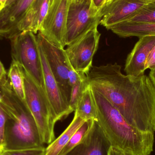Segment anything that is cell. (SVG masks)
<instances>
[{"mask_svg": "<svg viewBox=\"0 0 155 155\" xmlns=\"http://www.w3.org/2000/svg\"><path fill=\"white\" fill-rule=\"evenodd\" d=\"M87 76L91 88L103 95L129 124L154 134L155 87L150 78L125 75L117 63L93 66Z\"/></svg>", "mask_w": 155, "mask_h": 155, "instance_id": "cell-1", "label": "cell"}, {"mask_svg": "<svg viewBox=\"0 0 155 155\" xmlns=\"http://www.w3.org/2000/svg\"><path fill=\"white\" fill-rule=\"evenodd\" d=\"M92 89L97 113L96 122L111 146L133 155H150L153 150L154 134L133 127L103 95Z\"/></svg>", "mask_w": 155, "mask_h": 155, "instance_id": "cell-2", "label": "cell"}, {"mask_svg": "<svg viewBox=\"0 0 155 155\" xmlns=\"http://www.w3.org/2000/svg\"><path fill=\"white\" fill-rule=\"evenodd\" d=\"M2 101L0 103L6 115L5 150L44 147L38 127L25 101L15 93L7 76L0 80Z\"/></svg>", "mask_w": 155, "mask_h": 155, "instance_id": "cell-3", "label": "cell"}, {"mask_svg": "<svg viewBox=\"0 0 155 155\" xmlns=\"http://www.w3.org/2000/svg\"><path fill=\"white\" fill-rule=\"evenodd\" d=\"M22 68L24 75L25 102L36 123L43 144H50L55 140L56 116L44 89L36 84L22 66Z\"/></svg>", "mask_w": 155, "mask_h": 155, "instance_id": "cell-4", "label": "cell"}, {"mask_svg": "<svg viewBox=\"0 0 155 155\" xmlns=\"http://www.w3.org/2000/svg\"><path fill=\"white\" fill-rule=\"evenodd\" d=\"M12 61L20 64L40 87L45 90L43 73L36 35L30 31L11 39Z\"/></svg>", "mask_w": 155, "mask_h": 155, "instance_id": "cell-5", "label": "cell"}, {"mask_svg": "<svg viewBox=\"0 0 155 155\" xmlns=\"http://www.w3.org/2000/svg\"><path fill=\"white\" fill-rule=\"evenodd\" d=\"M101 19V12L93 6L92 0L69 5L66 24L65 43L71 44L91 29L97 27Z\"/></svg>", "mask_w": 155, "mask_h": 155, "instance_id": "cell-6", "label": "cell"}, {"mask_svg": "<svg viewBox=\"0 0 155 155\" xmlns=\"http://www.w3.org/2000/svg\"><path fill=\"white\" fill-rule=\"evenodd\" d=\"M37 41L46 58L50 69L58 83L64 100L69 105L71 87L69 83L71 66L65 50L49 41L40 32L36 35Z\"/></svg>", "mask_w": 155, "mask_h": 155, "instance_id": "cell-7", "label": "cell"}, {"mask_svg": "<svg viewBox=\"0 0 155 155\" xmlns=\"http://www.w3.org/2000/svg\"><path fill=\"white\" fill-rule=\"evenodd\" d=\"M101 34L95 27L65 49L69 62L74 70L87 74L93 67L94 55L98 49Z\"/></svg>", "mask_w": 155, "mask_h": 155, "instance_id": "cell-8", "label": "cell"}, {"mask_svg": "<svg viewBox=\"0 0 155 155\" xmlns=\"http://www.w3.org/2000/svg\"><path fill=\"white\" fill-rule=\"evenodd\" d=\"M70 4L69 0H54L39 31L49 41L63 49L66 46V24Z\"/></svg>", "mask_w": 155, "mask_h": 155, "instance_id": "cell-9", "label": "cell"}, {"mask_svg": "<svg viewBox=\"0 0 155 155\" xmlns=\"http://www.w3.org/2000/svg\"><path fill=\"white\" fill-rule=\"evenodd\" d=\"M39 48L43 73L45 91L56 116L57 121H60L67 117L73 111L64 100L60 87L39 45Z\"/></svg>", "mask_w": 155, "mask_h": 155, "instance_id": "cell-10", "label": "cell"}, {"mask_svg": "<svg viewBox=\"0 0 155 155\" xmlns=\"http://www.w3.org/2000/svg\"><path fill=\"white\" fill-rule=\"evenodd\" d=\"M34 1L16 0L0 11V39L11 40L20 34V23Z\"/></svg>", "mask_w": 155, "mask_h": 155, "instance_id": "cell-11", "label": "cell"}, {"mask_svg": "<svg viewBox=\"0 0 155 155\" xmlns=\"http://www.w3.org/2000/svg\"><path fill=\"white\" fill-rule=\"evenodd\" d=\"M146 4L138 0H113L101 9L100 24L108 29L127 21Z\"/></svg>", "mask_w": 155, "mask_h": 155, "instance_id": "cell-12", "label": "cell"}, {"mask_svg": "<svg viewBox=\"0 0 155 155\" xmlns=\"http://www.w3.org/2000/svg\"><path fill=\"white\" fill-rule=\"evenodd\" d=\"M155 45V35L139 38L126 61L124 71L127 75L139 76L144 74L146 62Z\"/></svg>", "mask_w": 155, "mask_h": 155, "instance_id": "cell-13", "label": "cell"}, {"mask_svg": "<svg viewBox=\"0 0 155 155\" xmlns=\"http://www.w3.org/2000/svg\"><path fill=\"white\" fill-rule=\"evenodd\" d=\"M111 147L103 130L94 120L84 140L66 155H107Z\"/></svg>", "mask_w": 155, "mask_h": 155, "instance_id": "cell-14", "label": "cell"}, {"mask_svg": "<svg viewBox=\"0 0 155 155\" xmlns=\"http://www.w3.org/2000/svg\"><path fill=\"white\" fill-rule=\"evenodd\" d=\"M49 8V0H35L20 23L19 33L30 31L37 34L41 30Z\"/></svg>", "mask_w": 155, "mask_h": 155, "instance_id": "cell-15", "label": "cell"}, {"mask_svg": "<svg viewBox=\"0 0 155 155\" xmlns=\"http://www.w3.org/2000/svg\"><path fill=\"white\" fill-rule=\"evenodd\" d=\"M114 33L122 38L135 36L139 38L145 35H155V23H144L122 22L109 27Z\"/></svg>", "mask_w": 155, "mask_h": 155, "instance_id": "cell-16", "label": "cell"}, {"mask_svg": "<svg viewBox=\"0 0 155 155\" xmlns=\"http://www.w3.org/2000/svg\"><path fill=\"white\" fill-rule=\"evenodd\" d=\"M76 113L71 123L63 133L45 148V155H61L63 150L69 143L75 132L85 122Z\"/></svg>", "mask_w": 155, "mask_h": 155, "instance_id": "cell-17", "label": "cell"}, {"mask_svg": "<svg viewBox=\"0 0 155 155\" xmlns=\"http://www.w3.org/2000/svg\"><path fill=\"white\" fill-rule=\"evenodd\" d=\"M74 112L85 121L96 120V106L93 90L90 85L84 91L78 100Z\"/></svg>", "mask_w": 155, "mask_h": 155, "instance_id": "cell-18", "label": "cell"}, {"mask_svg": "<svg viewBox=\"0 0 155 155\" xmlns=\"http://www.w3.org/2000/svg\"><path fill=\"white\" fill-rule=\"evenodd\" d=\"M7 76L16 95L25 101L24 75L21 65L17 62L12 61Z\"/></svg>", "mask_w": 155, "mask_h": 155, "instance_id": "cell-19", "label": "cell"}, {"mask_svg": "<svg viewBox=\"0 0 155 155\" xmlns=\"http://www.w3.org/2000/svg\"><path fill=\"white\" fill-rule=\"evenodd\" d=\"M93 121V120L85 121L84 123L73 135L69 143L63 150L61 155H67L84 140L92 127Z\"/></svg>", "mask_w": 155, "mask_h": 155, "instance_id": "cell-20", "label": "cell"}, {"mask_svg": "<svg viewBox=\"0 0 155 155\" xmlns=\"http://www.w3.org/2000/svg\"><path fill=\"white\" fill-rule=\"evenodd\" d=\"M125 21L144 23H155V2L145 5L136 14Z\"/></svg>", "mask_w": 155, "mask_h": 155, "instance_id": "cell-21", "label": "cell"}, {"mask_svg": "<svg viewBox=\"0 0 155 155\" xmlns=\"http://www.w3.org/2000/svg\"><path fill=\"white\" fill-rule=\"evenodd\" d=\"M89 86L87 78L84 80L78 81L72 87L69 106L73 112L75 111L78 100L82 96L84 91Z\"/></svg>", "mask_w": 155, "mask_h": 155, "instance_id": "cell-22", "label": "cell"}, {"mask_svg": "<svg viewBox=\"0 0 155 155\" xmlns=\"http://www.w3.org/2000/svg\"><path fill=\"white\" fill-rule=\"evenodd\" d=\"M45 147L19 149V150H5L2 155H45Z\"/></svg>", "mask_w": 155, "mask_h": 155, "instance_id": "cell-23", "label": "cell"}, {"mask_svg": "<svg viewBox=\"0 0 155 155\" xmlns=\"http://www.w3.org/2000/svg\"><path fill=\"white\" fill-rule=\"evenodd\" d=\"M69 83L71 87L78 81L84 80L87 78L86 74L80 72L76 71L72 68L70 70L68 74Z\"/></svg>", "mask_w": 155, "mask_h": 155, "instance_id": "cell-24", "label": "cell"}, {"mask_svg": "<svg viewBox=\"0 0 155 155\" xmlns=\"http://www.w3.org/2000/svg\"><path fill=\"white\" fill-rule=\"evenodd\" d=\"M6 117L5 113L0 106V146L5 145V123Z\"/></svg>", "mask_w": 155, "mask_h": 155, "instance_id": "cell-25", "label": "cell"}, {"mask_svg": "<svg viewBox=\"0 0 155 155\" xmlns=\"http://www.w3.org/2000/svg\"><path fill=\"white\" fill-rule=\"evenodd\" d=\"M146 70L150 69L151 71L155 70V45L150 52L146 62Z\"/></svg>", "mask_w": 155, "mask_h": 155, "instance_id": "cell-26", "label": "cell"}, {"mask_svg": "<svg viewBox=\"0 0 155 155\" xmlns=\"http://www.w3.org/2000/svg\"><path fill=\"white\" fill-rule=\"evenodd\" d=\"M93 6L99 12H101V9L104 4L105 0H92Z\"/></svg>", "mask_w": 155, "mask_h": 155, "instance_id": "cell-27", "label": "cell"}, {"mask_svg": "<svg viewBox=\"0 0 155 155\" xmlns=\"http://www.w3.org/2000/svg\"><path fill=\"white\" fill-rule=\"evenodd\" d=\"M123 153L124 152H122L119 149L111 146L108 151L107 155H123Z\"/></svg>", "mask_w": 155, "mask_h": 155, "instance_id": "cell-28", "label": "cell"}, {"mask_svg": "<svg viewBox=\"0 0 155 155\" xmlns=\"http://www.w3.org/2000/svg\"><path fill=\"white\" fill-rule=\"evenodd\" d=\"M7 73L5 69L4 65L0 61V80L7 76Z\"/></svg>", "mask_w": 155, "mask_h": 155, "instance_id": "cell-29", "label": "cell"}, {"mask_svg": "<svg viewBox=\"0 0 155 155\" xmlns=\"http://www.w3.org/2000/svg\"><path fill=\"white\" fill-rule=\"evenodd\" d=\"M149 77L155 87V70L151 71L149 73Z\"/></svg>", "mask_w": 155, "mask_h": 155, "instance_id": "cell-30", "label": "cell"}, {"mask_svg": "<svg viewBox=\"0 0 155 155\" xmlns=\"http://www.w3.org/2000/svg\"><path fill=\"white\" fill-rule=\"evenodd\" d=\"M85 0H69L70 4L73 3L75 4L82 3Z\"/></svg>", "mask_w": 155, "mask_h": 155, "instance_id": "cell-31", "label": "cell"}, {"mask_svg": "<svg viewBox=\"0 0 155 155\" xmlns=\"http://www.w3.org/2000/svg\"><path fill=\"white\" fill-rule=\"evenodd\" d=\"M140 2H143L146 4L150 3L155 2V0H138Z\"/></svg>", "mask_w": 155, "mask_h": 155, "instance_id": "cell-32", "label": "cell"}, {"mask_svg": "<svg viewBox=\"0 0 155 155\" xmlns=\"http://www.w3.org/2000/svg\"><path fill=\"white\" fill-rule=\"evenodd\" d=\"M5 150V147L4 146H0V155H2Z\"/></svg>", "mask_w": 155, "mask_h": 155, "instance_id": "cell-33", "label": "cell"}, {"mask_svg": "<svg viewBox=\"0 0 155 155\" xmlns=\"http://www.w3.org/2000/svg\"><path fill=\"white\" fill-rule=\"evenodd\" d=\"M16 0H8V2H6V4H5V6H7V5H10L12 4L14 2L16 1Z\"/></svg>", "mask_w": 155, "mask_h": 155, "instance_id": "cell-34", "label": "cell"}, {"mask_svg": "<svg viewBox=\"0 0 155 155\" xmlns=\"http://www.w3.org/2000/svg\"><path fill=\"white\" fill-rule=\"evenodd\" d=\"M113 1V0H105V2L104 4L103 7L109 4H110ZM103 7H102V8H103Z\"/></svg>", "mask_w": 155, "mask_h": 155, "instance_id": "cell-35", "label": "cell"}, {"mask_svg": "<svg viewBox=\"0 0 155 155\" xmlns=\"http://www.w3.org/2000/svg\"><path fill=\"white\" fill-rule=\"evenodd\" d=\"M8 0H0V2H1V3L4 5V6H5V4H6V2H8Z\"/></svg>", "mask_w": 155, "mask_h": 155, "instance_id": "cell-36", "label": "cell"}, {"mask_svg": "<svg viewBox=\"0 0 155 155\" xmlns=\"http://www.w3.org/2000/svg\"><path fill=\"white\" fill-rule=\"evenodd\" d=\"M54 1V0H49V5H50V7L51 6V5L52 4Z\"/></svg>", "mask_w": 155, "mask_h": 155, "instance_id": "cell-37", "label": "cell"}, {"mask_svg": "<svg viewBox=\"0 0 155 155\" xmlns=\"http://www.w3.org/2000/svg\"><path fill=\"white\" fill-rule=\"evenodd\" d=\"M2 101V93H1V91H0V103Z\"/></svg>", "mask_w": 155, "mask_h": 155, "instance_id": "cell-38", "label": "cell"}, {"mask_svg": "<svg viewBox=\"0 0 155 155\" xmlns=\"http://www.w3.org/2000/svg\"><path fill=\"white\" fill-rule=\"evenodd\" d=\"M4 7V5L1 3V2H0V11H2Z\"/></svg>", "mask_w": 155, "mask_h": 155, "instance_id": "cell-39", "label": "cell"}, {"mask_svg": "<svg viewBox=\"0 0 155 155\" xmlns=\"http://www.w3.org/2000/svg\"><path fill=\"white\" fill-rule=\"evenodd\" d=\"M123 155H133L127 153H123Z\"/></svg>", "mask_w": 155, "mask_h": 155, "instance_id": "cell-40", "label": "cell"}]
</instances>
